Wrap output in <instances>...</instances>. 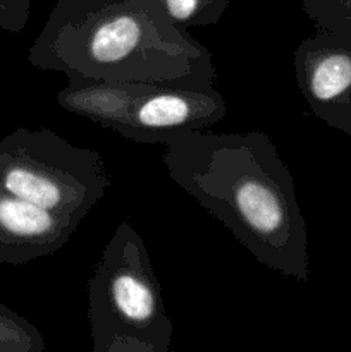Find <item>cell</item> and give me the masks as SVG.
I'll list each match as a JSON object with an SVG mask.
<instances>
[{"label":"cell","mask_w":351,"mask_h":352,"mask_svg":"<svg viewBox=\"0 0 351 352\" xmlns=\"http://www.w3.org/2000/svg\"><path fill=\"white\" fill-rule=\"evenodd\" d=\"M162 146L169 177L258 263L308 280V234L295 181L267 133L189 129Z\"/></svg>","instance_id":"6da1fadb"},{"label":"cell","mask_w":351,"mask_h":352,"mask_svg":"<svg viewBox=\"0 0 351 352\" xmlns=\"http://www.w3.org/2000/svg\"><path fill=\"white\" fill-rule=\"evenodd\" d=\"M40 71L103 81H165L215 67L160 0H57L28 52Z\"/></svg>","instance_id":"7a4b0ae2"},{"label":"cell","mask_w":351,"mask_h":352,"mask_svg":"<svg viewBox=\"0 0 351 352\" xmlns=\"http://www.w3.org/2000/svg\"><path fill=\"white\" fill-rule=\"evenodd\" d=\"M217 69L206 67L165 81H103L67 78L57 103L103 129L140 144H162L172 134L210 129L227 113L215 88Z\"/></svg>","instance_id":"3957f363"},{"label":"cell","mask_w":351,"mask_h":352,"mask_svg":"<svg viewBox=\"0 0 351 352\" xmlns=\"http://www.w3.org/2000/svg\"><path fill=\"white\" fill-rule=\"evenodd\" d=\"M93 352H169L174 323L143 237L123 220L86 284Z\"/></svg>","instance_id":"277c9868"},{"label":"cell","mask_w":351,"mask_h":352,"mask_svg":"<svg viewBox=\"0 0 351 352\" xmlns=\"http://www.w3.org/2000/svg\"><path fill=\"white\" fill-rule=\"evenodd\" d=\"M112 188L105 160L47 127L0 140V189L58 217L85 220Z\"/></svg>","instance_id":"5b68a950"},{"label":"cell","mask_w":351,"mask_h":352,"mask_svg":"<svg viewBox=\"0 0 351 352\" xmlns=\"http://www.w3.org/2000/svg\"><path fill=\"white\" fill-rule=\"evenodd\" d=\"M295 76L306 105L329 124L346 126L351 112V45L336 31L319 30L295 50Z\"/></svg>","instance_id":"8992f818"},{"label":"cell","mask_w":351,"mask_h":352,"mask_svg":"<svg viewBox=\"0 0 351 352\" xmlns=\"http://www.w3.org/2000/svg\"><path fill=\"white\" fill-rule=\"evenodd\" d=\"M81 220L58 217L0 189V265H26L69 243Z\"/></svg>","instance_id":"52a82bcc"},{"label":"cell","mask_w":351,"mask_h":352,"mask_svg":"<svg viewBox=\"0 0 351 352\" xmlns=\"http://www.w3.org/2000/svg\"><path fill=\"white\" fill-rule=\"evenodd\" d=\"M162 9L181 33L191 28L217 24L229 9L231 0H160Z\"/></svg>","instance_id":"ba28073f"},{"label":"cell","mask_w":351,"mask_h":352,"mask_svg":"<svg viewBox=\"0 0 351 352\" xmlns=\"http://www.w3.org/2000/svg\"><path fill=\"white\" fill-rule=\"evenodd\" d=\"M45 337L30 320L0 302V352H43Z\"/></svg>","instance_id":"9c48e42d"},{"label":"cell","mask_w":351,"mask_h":352,"mask_svg":"<svg viewBox=\"0 0 351 352\" xmlns=\"http://www.w3.org/2000/svg\"><path fill=\"white\" fill-rule=\"evenodd\" d=\"M31 17V0H0V28L9 33H21Z\"/></svg>","instance_id":"30bf717a"}]
</instances>
